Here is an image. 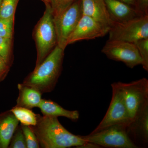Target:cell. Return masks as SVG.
Wrapping results in <instances>:
<instances>
[{"mask_svg":"<svg viewBox=\"0 0 148 148\" xmlns=\"http://www.w3.org/2000/svg\"><path fill=\"white\" fill-rule=\"evenodd\" d=\"M2 1V0H0V5H1V3Z\"/></svg>","mask_w":148,"mask_h":148,"instance_id":"f1b7e54d","label":"cell"},{"mask_svg":"<svg viewBox=\"0 0 148 148\" xmlns=\"http://www.w3.org/2000/svg\"><path fill=\"white\" fill-rule=\"evenodd\" d=\"M111 20L113 23H123L139 16L135 8L120 0H105Z\"/></svg>","mask_w":148,"mask_h":148,"instance_id":"7c38bea8","label":"cell"},{"mask_svg":"<svg viewBox=\"0 0 148 148\" xmlns=\"http://www.w3.org/2000/svg\"><path fill=\"white\" fill-rule=\"evenodd\" d=\"M10 68V66L7 64L1 56H0V82L5 79Z\"/></svg>","mask_w":148,"mask_h":148,"instance_id":"484cf974","label":"cell"},{"mask_svg":"<svg viewBox=\"0 0 148 148\" xmlns=\"http://www.w3.org/2000/svg\"><path fill=\"white\" fill-rule=\"evenodd\" d=\"M108 40L134 43L148 38V15H143L123 23H113L108 32Z\"/></svg>","mask_w":148,"mask_h":148,"instance_id":"8992f818","label":"cell"},{"mask_svg":"<svg viewBox=\"0 0 148 148\" xmlns=\"http://www.w3.org/2000/svg\"><path fill=\"white\" fill-rule=\"evenodd\" d=\"M127 132L138 148L148 144V106L128 124Z\"/></svg>","mask_w":148,"mask_h":148,"instance_id":"8fae6325","label":"cell"},{"mask_svg":"<svg viewBox=\"0 0 148 148\" xmlns=\"http://www.w3.org/2000/svg\"><path fill=\"white\" fill-rule=\"evenodd\" d=\"M82 15L91 17L102 24L112 26L105 0H81Z\"/></svg>","mask_w":148,"mask_h":148,"instance_id":"4fadbf2b","label":"cell"},{"mask_svg":"<svg viewBox=\"0 0 148 148\" xmlns=\"http://www.w3.org/2000/svg\"><path fill=\"white\" fill-rule=\"evenodd\" d=\"M19 122L10 110L0 114V148H8Z\"/></svg>","mask_w":148,"mask_h":148,"instance_id":"5bb4252c","label":"cell"},{"mask_svg":"<svg viewBox=\"0 0 148 148\" xmlns=\"http://www.w3.org/2000/svg\"><path fill=\"white\" fill-rule=\"evenodd\" d=\"M14 19H0V36L12 39Z\"/></svg>","mask_w":148,"mask_h":148,"instance_id":"603a6c76","label":"cell"},{"mask_svg":"<svg viewBox=\"0 0 148 148\" xmlns=\"http://www.w3.org/2000/svg\"><path fill=\"white\" fill-rule=\"evenodd\" d=\"M20 125L25 138L27 148H40L38 140L30 126L21 124Z\"/></svg>","mask_w":148,"mask_h":148,"instance_id":"44dd1931","label":"cell"},{"mask_svg":"<svg viewBox=\"0 0 148 148\" xmlns=\"http://www.w3.org/2000/svg\"><path fill=\"white\" fill-rule=\"evenodd\" d=\"M111 87L112 98L108 111L101 122L90 134L114 125L124 124L127 126L131 122L118 82L112 84Z\"/></svg>","mask_w":148,"mask_h":148,"instance_id":"52a82bcc","label":"cell"},{"mask_svg":"<svg viewBox=\"0 0 148 148\" xmlns=\"http://www.w3.org/2000/svg\"><path fill=\"white\" fill-rule=\"evenodd\" d=\"M34 29L37 50L36 66L40 65L57 45V37L52 12L49 3Z\"/></svg>","mask_w":148,"mask_h":148,"instance_id":"3957f363","label":"cell"},{"mask_svg":"<svg viewBox=\"0 0 148 148\" xmlns=\"http://www.w3.org/2000/svg\"><path fill=\"white\" fill-rule=\"evenodd\" d=\"M135 10L139 16L148 15V0H138Z\"/></svg>","mask_w":148,"mask_h":148,"instance_id":"d4e9b609","label":"cell"},{"mask_svg":"<svg viewBox=\"0 0 148 148\" xmlns=\"http://www.w3.org/2000/svg\"><path fill=\"white\" fill-rule=\"evenodd\" d=\"M127 127L126 125H114L81 137L86 142L95 144L101 148H138L128 136Z\"/></svg>","mask_w":148,"mask_h":148,"instance_id":"5b68a950","label":"cell"},{"mask_svg":"<svg viewBox=\"0 0 148 148\" xmlns=\"http://www.w3.org/2000/svg\"><path fill=\"white\" fill-rule=\"evenodd\" d=\"M129 5H136L137 0H120Z\"/></svg>","mask_w":148,"mask_h":148,"instance_id":"4316f807","label":"cell"},{"mask_svg":"<svg viewBox=\"0 0 148 148\" xmlns=\"http://www.w3.org/2000/svg\"><path fill=\"white\" fill-rule=\"evenodd\" d=\"M43 148H80L86 143L81 135H74L60 123L58 118L38 114L36 124L29 126Z\"/></svg>","mask_w":148,"mask_h":148,"instance_id":"6da1fadb","label":"cell"},{"mask_svg":"<svg viewBox=\"0 0 148 148\" xmlns=\"http://www.w3.org/2000/svg\"><path fill=\"white\" fill-rule=\"evenodd\" d=\"M76 0H49L53 18L60 16Z\"/></svg>","mask_w":148,"mask_h":148,"instance_id":"ffe728a7","label":"cell"},{"mask_svg":"<svg viewBox=\"0 0 148 148\" xmlns=\"http://www.w3.org/2000/svg\"><path fill=\"white\" fill-rule=\"evenodd\" d=\"M8 148H27L21 125H18L11 140Z\"/></svg>","mask_w":148,"mask_h":148,"instance_id":"cb8c5ba5","label":"cell"},{"mask_svg":"<svg viewBox=\"0 0 148 148\" xmlns=\"http://www.w3.org/2000/svg\"><path fill=\"white\" fill-rule=\"evenodd\" d=\"M64 52L56 46L40 65L35 67L22 83L34 88L42 94L52 91L61 75Z\"/></svg>","mask_w":148,"mask_h":148,"instance_id":"7a4b0ae2","label":"cell"},{"mask_svg":"<svg viewBox=\"0 0 148 148\" xmlns=\"http://www.w3.org/2000/svg\"><path fill=\"white\" fill-rule=\"evenodd\" d=\"M12 47V39L0 36V56L10 67L13 62Z\"/></svg>","mask_w":148,"mask_h":148,"instance_id":"ac0fdd59","label":"cell"},{"mask_svg":"<svg viewBox=\"0 0 148 148\" xmlns=\"http://www.w3.org/2000/svg\"><path fill=\"white\" fill-rule=\"evenodd\" d=\"M117 82L132 121L148 106V79L144 77L127 83Z\"/></svg>","mask_w":148,"mask_h":148,"instance_id":"277c9868","label":"cell"},{"mask_svg":"<svg viewBox=\"0 0 148 148\" xmlns=\"http://www.w3.org/2000/svg\"><path fill=\"white\" fill-rule=\"evenodd\" d=\"M10 111L21 124L29 126H34L36 124L38 114H35L30 109L15 106Z\"/></svg>","mask_w":148,"mask_h":148,"instance_id":"e0dca14e","label":"cell"},{"mask_svg":"<svg viewBox=\"0 0 148 148\" xmlns=\"http://www.w3.org/2000/svg\"><path fill=\"white\" fill-rule=\"evenodd\" d=\"M82 16L81 0H76L60 16L53 18L58 47L65 50L69 37Z\"/></svg>","mask_w":148,"mask_h":148,"instance_id":"ba28073f","label":"cell"},{"mask_svg":"<svg viewBox=\"0 0 148 148\" xmlns=\"http://www.w3.org/2000/svg\"><path fill=\"white\" fill-rule=\"evenodd\" d=\"M41 1H42L43 2H44L45 4L49 3V0H41Z\"/></svg>","mask_w":148,"mask_h":148,"instance_id":"83f0119b","label":"cell"},{"mask_svg":"<svg viewBox=\"0 0 148 148\" xmlns=\"http://www.w3.org/2000/svg\"><path fill=\"white\" fill-rule=\"evenodd\" d=\"M110 27L82 15L68 40V45L83 40L93 39L108 34Z\"/></svg>","mask_w":148,"mask_h":148,"instance_id":"30bf717a","label":"cell"},{"mask_svg":"<svg viewBox=\"0 0 148 148\" xmlns=\"http://www.w3.org/2000/svg\"><path fill=\"white\" fill-rule=\"evenodd\" d=\"M18 95L16 100V107L30 109L38 108L42 100V93L34 88L24 84L17 85Z\"/></svg>","mask_w":148,"mask_h":148,"instance_id":"9a60e30c","label":"cell"},{"mask_svg":"<svg viewBox=\"0 0 148 148\" xmlns=\"http://www.w3.org/2000/svg\"><path fill=\"white\" fill-rule=\"evenodd\" d=\"M101 51L109 59L123 62L130 69L143 64L138 48L132 43L108 40Z\"/></svg>","mask_w":148,"mask_h":148,"instance_id":"9c48e42d","label":"cell"},{"mask_svg":"<svg viewBox=\"0 0 148 148\" xmlns=\"http://www.w3.org/2000/svg\"><path fill=\"white\" fill-rule=\"evenodd\" d=\"M38 108L43 115L46 116L64 117L73 121H77L79 117V113L77 110H66L51 100L42 99Z\"/></svg>","mask_w":148,"mask_h":148,"instance_id":"2e32d148","label":"cell"},{"mask_svg":"<svg viewBox=\"0 0 148 148\" xmlns=\"http://www.w3.org/2000/svg\"><path fill=\"white\" fill-rule=\"evenodd\" d=\"M18 1L19 0H2L0 5V19H14Z\"/></svg>","mask_w":148,"mask_h":148,"instance_id":"d6986e66","label":"cell"},{"mask_svg":"<svg viewBox=\"0 0 148 148\" xmlns=\"http://www.w3.org/2000/svg\"><path fill=\"white\" fill-rule=\"evenodd\" d=\"M143 61V69L146 71H148V38L143 39L134 43Z\"/></svg>","mask_w":148,"mask_h":148,"instance_id":"7402d4cb","label":"cell"}]
</instances>
